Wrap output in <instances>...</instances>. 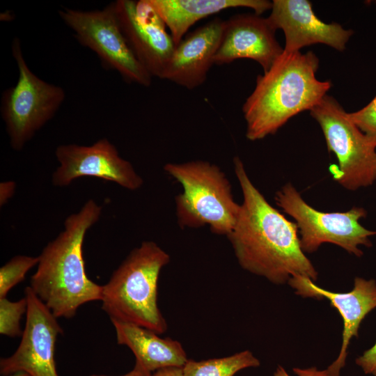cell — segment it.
<instances>
[{
	"mask_svg": "<svg viewBox=\"0 0 376 376\" xmlns=\"http://www.w3.org/2000/svg\"><path fill=\"white\" fill-rule=\"evenodd\" d=\"M233 166L242 202L227 237L241 267L274 284L297 276L315 282L318 272L301 248L297 224L270 205L238 156L233 158Z\"/></svg>",
	"mask_w": 376,
	"mask_h": 376,
	"instance_id": "1",
	"label": "cell"
},
{
	"mask_svg": "<svg viewBox=\"0 0 376 376\" xmlns=\"http://www.w3.org/2000/svg\"><path fill=\"white\" fill-rule=\"evenodd\" d=\"M101 213L102 207L88 200L65 219L63 230L38 256L29 286L56 318H72L83 304L102 299V285L88 277L82 250L87 230Z\"/></svg>",
	"mask_w": 376,
	"mask_h": 376,
	"instance_id": "2",
	"label": "cell"
},
{
	"mask_svg": "<svg viewBox=\"0 0 376 376\" xmlns=\"http://www.w3.org/2000/svg\"><path fill=\"white\" fill-rule=\"evenodd\" d=\"M319 59L312 52H287L256 78L242 106L246 137L254 141L274 134L291 118L312 109L331 87L316 77Z\"/></svg>",
	"mask_w": 376,
	"mask_h": 376,
	"instance_id": "3",
	"label": "cell"
},
{
	"mask_svg": "<svg viewBox=\"0 0 376 376\" xmlns=\"http://www.w3.org/2000/svg\"><path fill=\"white\" fill-rule=\"evenodd\" d=\"M169 262V254L155 242L132 249L102 285V309L110 320L164 334L167 324L157 304V283Z\"/></svg>",
	"mask_w": 376,
	"mask_h": 376,
	"instance_id": "4",
	"label": "cell"
},
{
	"mask_svg": "<svg viewBox=\"0 0 376 376\" xmlns=\"http://www.w3.org/2000/svg\"><path fill=\"white\" fill-rule=\"evenodd\" d=\"M164 170L182 188L175 198L179 226H208L212 233L227 237L235 226L240 204L235 201L224 172L217 165L201 159L167 163Z\"/></svg>",
	"mask_w": 376,
	"mask_h": 376,
	"instance_id": "5",
	"label": "cell"
},
{
	"mask_svg": "<svg viewBox=\"0 0 376 376\" xmlns=\"http://www.w3.org/2000/svg\"><path fill=\"white\" fill-rule=\"evenodd\" d=\"M327 149L338 163L330 166L334 180L347 190L368 187L376 181V145L352 120L338 102L326 95L312 109Z\"/></svg>",
	"mask_w": 376,
	"mask_h": 376,
	"instance_id": "6",
	"label": "cell"
},
{
	"mask_svg": "<svg viewBox=\"0 0 376 376\" xmlns=\"http://www.w3.org/2000/svg\"><path fill=\"white\" fill-rule=\"evenodd\" d=\"M276 205L290 216L298 228L300 246L304 253H313L324 243L336 244L357 257L363 256L360 246L371 247V236L376 230L363 226L359 221L366 217L361 207L345 212L320 211L307 203L290 182L276 192Z\"/></svg>",
	"mask_w": 376,
	"mask_h": 376,
	"instance_id": "7",
	"label": "cell"
},
{
	"mask_svg": "<svg viewBox=\"0 0 376 376\" xmlns=\"http://www.w3.org/2000/svg\"><path fill=\"white\" fill-rule=\"evenodd\" d=\"M12 54L18 78L13 86L2 93L1 113L10 146L19 151L53 118L64 102L65 93L61 86L41 79L30 70L17 37L12 43Z\"/></svg>",
	"mask_w": 376,
	"mask_h": 376,
	"instance_id": "8",
	"label": "cell"
},
{
	"mask_svg": "<svg viewBox=\"0 0 376 376\" xmlns=\"http://www.w3.org/2000/svg\"><path fill=\"white\" fill-rule=\"evenodd\" d=\"M58 14L77 40L93 51L104 66L118 72L127 82L150 86L152 77L130 47L112 3L91 11L64 8Z\"/></svg>",
	"mask_w": 376,
	"mask_h": 376,
	"instance_id": "9",
	"label": "cell"
},
{
	"mask_svg": "<svg viewBox=\"0 0 376 376\" xmlns=\"http://www.w3.org/2000/svg\"><path fill=\"white\" fill-rule=\"evenodd\" d=\"M24 297L28 307L22 339L12 355L1 358L0 373L24 371L32 376H59L54 352L57 338L63 333L62 327L30 286L24 289Z\"/></svg>",
	"mask_w": 376,
	"mask_h": 376,
	"instance_id": "10",
	"label": "cell"
},
{
	"mask_svg": "<svg viewBox=\"0 0 376 376\" xmlns=\"http://www.w3.org/2000/svg\"><path fill=\"white\" fill-rule=\"evenodd\" d=\"M112 3L134 56L152 77L162 79L176 45L165 23L149 0Z\"/></svg>",
	"mask_w": 376,
	"mask_h": 376,
	"instance_id": "11",
	"label": "cell"
},
{
	"mask_svg": "<svg viewBox=\"0 0 376 376\" xmlns=\"http://www.w3.org/2000/svg\"><path fill=\"white\" fill-rule=\"evenodd\" d=\"M55 154L60 164L52 175L55 186H68L82 177L111 181L131 191L143 185L142 178L132 164L119 155L107 139H101L91 146L61 145Z\"/></svg>",
	"mask_w": 376,
	"mask_h": 376,
	"instance_id": "12",
	"label": "cell"
},
{
	"mask_svg": "<svg viewBox=\"0 0 376 376\" xmlns=\"http://www.w3.org/2000/svg\"><path fill=\"white\" fill-rule=\"evenodd\" d=\"M267 18L276 31H283V49L287 52H300L304 47L318 43L342 52L354 33L338 23L322 21L308 0H273Z\"/></svg>",
	"mask_w": 376,
	"mask_h": 376,
	"instance_id": "13",
	"label": "cell"
},
{
	"mask_svg": "<svg viewBox=\"0 0 376 376\" xmlns=\"http://www.w3.org/2000/svg\"><path fill=\"white\" fill-rule=\"evenodd\" d=\"M267 18L256 13H241L225 20L214 65L229 64L237 59L256 61L267 72L283 52Z\"/></svg>",
	"mask_w": 376,
	"mask_h": 376,
	"instance_id": "14",
	"label": "cell"
},
{
	"mask_svg": "<svg viewBox=\"0 0 376 376\" xmlns=\"http://www.w3.org/2000/svg\"><path fill=\"white\" fill-rule=\"evenodd\" d=\"M288 283L296 290L297 295L328 299L342 317L343 330L340 351L337 359L327 368L331 376H340V372L345 365L351 339L358 336L362 320L376 308V281L356 277L352 290L347 292L327 290L311 279L300 276L291 278Z\"/></svg>",
	"mask_w": 376,
	"mask_h": 376,
	"instance_id": "15",
	"label": "cell"
},
{
	"mask_svg": "<svg viewBox=\"0 0 376 376\" xmlns=\"http://www.w3.org/2000/svg\"><path fill=\"white\" fill-rule=\"evenodd\" d=\"M224 22L216 17L186 35L175 45L162 79L190 90L202 85L214 65Z\"/></svg>",
	"mask_w": 376,
	"mask_h": 376,
	"instance_id": "16",
	"label": "cell"
},
{
	"mask_svg": "<svg viewBox=\"0 0 376 376\" xmlns=\"http://www.w3.org/2000/svg\"><path fill=\"white\" fill-rule=\"evenodd\" d=\"M111 321L118 344L131 350L136 358L135 365L148 376L165 368H182L188 361L179 341L161 338L158 334L134 324L116 320Z\"/></svg>",
	"mask_w": 376,
	"mask_h": 376,
	"instance_id": "17",
	"label": "cell"
},
{
	"mask_svg": "<svg viewBox=\"0 0 376 376\" xmlns=\"http://www.w3.org/2000/svg\"><path fill=\"white\" fill-rule=\"evenodd\" d=\"M170 31L175 45L198 21L222 10L238 7L251 8L260 15L271 10L267 0H149Z\"/></svg>",
	"mask_w": 376,
	"mask_h": 376,
	"instance_id": "18",
	"label": "cell"
},
{
	"mask_svg": "<svg viewBox=\"0 0 376 376\" xmlns=\"http://www.w3.org/2000/svg\"><path fill=\"white\" fill-rule=\"evenodd\" d=\"M260 361L249 350L222 358L196 361L188 359L182 367L183 376H234L248 368H256Z\"/></svg>",
	"mask_w": 376,
	"mask_h": 376,
	"instance_id": "19",
	"label": "cell"
},
{
	"mask_svg": "<svg viewBox=\"0 0 376 376\" xmlns=\"http://www.w3.org/2000/svg\"><path fill=\"white\" fill-rule=\"evenodd\" d=\"M39 257L17 255L0 268V298L6 297L8 292L22 282L27 272L38 265Z\"/></svg>",
	"mask_w": 376,
	"mask_h": 376,
	"instance_id": "20",
	"label": "cell"
},
{
	"mask_svg": "<svg viewBox=\"0 0 376 376\" xmlns=\"http://www.w3.org/2000/svg\"><path fill=\"white\" fill-rule=\"evenodd\" d=\"M28 307L25 297L18 301L0 298V334L9 337L22 336L21 319Z\"/></svg>",
	"mask_w": 376,
	"mask_h": 376,
	"instance_id": "21",
	"label": "cell"
},
{
	"mask_svg": "<svg viewBox=\"0 0 376 376\" xmlns=\"http://www.w3.org/2000/svg\"><path fill=\"white\" fill-rule=\"evenodd\" d=\"M356 125L376 145V95L362 109L349 113Z\"/></svg>",
	"mask_w": 376,
	"mask_h": 376,
	"instance_id": "22",
	"label": "cell"
},
{
	"mask_svg": "<svg viewBox=\"0 0 376 376\" xmlns=\"http://www.w3.org/2000/svg\"><path fill=\"white\" fill-rule=\"evenodd\" d=\"M355 362L365 374L376 376V340L370 348L356 359Z\"/></svg>",
	"mask_w": 376,
	"mask_h": 376,
	"instance_id": "23",
	"label": "cell"
},
{
	"mask_svg": "<svg viewBox=\"0 0 376 376\" xmlns=\"http://www.w3.org/2000/svg\"><path fill=\"white\" fill-rule=\"evenodd\" d=\"M292 370L297 376H331L327 369L324 370H320L315 367L308 368H294ZM273 376L290 375L283 367L279 366L276 368V371L274 373Z\"/></svg>",
	"mask_w": 376,
	"mask_h": 376,
	"instance_id": "24",
	"label": "cell"
},
{
	"mask_svg": "<svg viewBox=\"0 0 376 376\" xmlns=\"http://www.w3.org/2000/svg\"><path fill=\"white\" fill-rule=\"evenodd\" d=\"M15 183L13 181H6L0 184V204L4 205L15 193Z\"/></svg>",
	"mask_w": 376,
	"mask_h": 376,
	"instance_id": "25",
	"label": "cell"
},
{
	"mask_svg": "<svg viewBox=\"0 0 376 376\" xmlns=\"http://www.w3.org/2000/svg\"><path fill=\"white\" fill-rule=\"evenodd\" d=\"M151 376H183L182 368L169 367L158 370Z\"/></svg>",
	"mask_w": 376,
	"mask_h": 376,
	"instance_id": "26",
	"label": "cell"
},
{
	"mask_svg": "<svg viewBox=\"0 0 376 376\" xmlns=\"http://www.w3.org/2000/svg\"><path fill=\"white\" fill-rule=\"evenodd\" d=\"M89 376H110L105 375H91ZM120 376H148L146 373H144L139 367L136 365L134 366V368L129 373Z\"/></svg>",
	"mask_w": 376,
	"mask_h": 376,
	"instance_id": "27",
	"label": "cell"
},
{
	"mask_svg": "<svg viewBox=\"0 0 376 376\" xmlns=\"http://www.w3.org/2000/svg\"><path fill=\"white\" fill-rule=\"evenodd\" d=\"M3 376H32V375L24 371H18V372H16L10 375H3Z\"/></svg>",
	"mask_w": 376,
	"mask_h": 376,
	"instance_id": "28",
	"label": "cell"
}]
</instances>
